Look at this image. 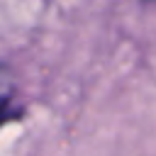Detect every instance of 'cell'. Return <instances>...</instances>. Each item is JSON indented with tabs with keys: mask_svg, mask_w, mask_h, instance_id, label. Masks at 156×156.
Instances as JSON below:
<instances>
[{
	"mask_svg": "<svg viewBox=\"0 0 156 156\" xmlns=\"http://www.w3.org/2000/svg\"><path fill=\"white\" fill-rule=\"evenodd\" d=\"M17 83H15V73L5 66H0V124L7 122L15 112H12V98H15Z\"/></svg>",
	"mask_w": 156,
	"mask_h": 156,
	"instance_id": "1",
	"label": "cell"
}]
</instances>
